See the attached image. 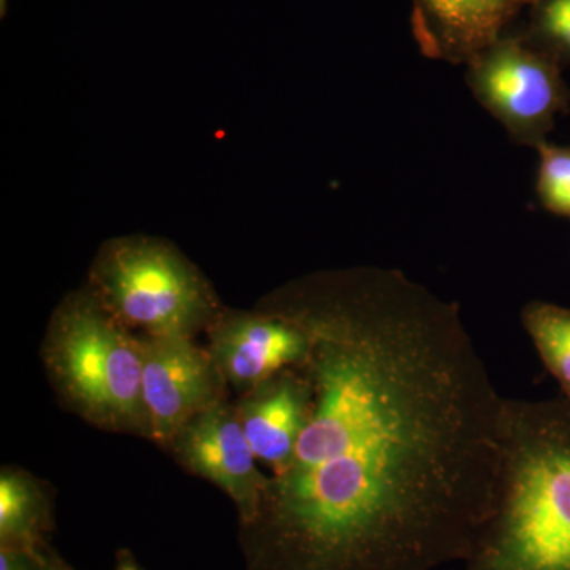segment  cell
<instances>
[{
	"mask_svg": "<svg viewBox=\"0 0 570 570\" xmlns=\"http://www.w3.org/2000/svg\"><path fill=\"white\" fill-rule=\"evenodd\" d=\"M91 288L111 316L140 335H197L223 313L212 285L174 246L112 239L100 249Z\"/></svg>",
	"mask_w": 570,
	"mask_h": 570,
	"instance_id": "obj_4",
	"label": "cell"
},
{
	"mask_svg": "<svg viewBox=\"0 0 570 570\" xmlns=\"http://www.w3.org/2000/svg\"><path fill=\"white\" fill-rule=\"evenodd\" d=\"M52 528L50 497L43 483L21 468L0 471V546L47 547Z\"/></svg>",
	"mask_w": 570,
	"mask_h": 570,
	"instance_id": "obj_11",
	"label": "cell"
},
{
	"mask_svg": "<svg viewBox=\"0 0 570 570\" xmlns=\"http://www.w3.org/2000/svg\"><path fill=\"white\" fill-rule=\"evenodd\" d=\"M539 154L535 194L546 212L570 219V146L546 141Z\"/></svg>",
	"mask_w": 570,
	"mask_h": 570,
	"instance_id": "obj_14",
	"label": "cell"
},
{
	"mask_svg": "<svg viewBox=\"0 0 570 570\" xmlns=\"http://www.w3.org/2000/svg\"><path fill=\"white\" fill-rule=\"evenodd\" d=\"M411 31L433 61L466 66L504 36L510 22L535 0H409Z\"/></svg>",
	"mask_w": 570,
	"mask_h": 570,
	"instance_id": "obj_9",
	"label": "cell"
},
{
	"mask_svg": "<svg viewBox=\"0 0 570 570\" xmlns=\"http://www.w3.org/2000/svg\"><path fill=\"white\" fill-rule=\"evenodd\" d=\"M51 554L48 547L0 546V570H47Z\"/></svg>",
	"mask_w": 570,
	"mask_h": 570,
	"instance_id": "obj_15",
	"label": "cell"
},
{
	"mask_svg": "<svg viewBox=\"0 0 570 570\" xmlns=\"http://www.w3.org/2000/svg\"><path fill=\"white\" fill-rule=\"evenodd\" d=\"M561 69L524 33H504L466 63V85L510 140L538 149L570 108Z\"/></svg>",
	"mask_w": 570,
	"mask_h": 570,
	"instance_id": "obj_5",
	"label": "cell"
},
{
	"mask_svg": "<svg viewBox=\"0 0 570 570\" xmlns=\"http://www.w3.org/2000/svg\"><path fill=\"white\" fill-rule=\"evenodd\" d=\"M309 336V419L239 527L247 570H436L493 509L497 387L459 303L403 272L303 277L266 305Z\"/></svg>",
	"mask_w": 570,
	"mask_h": 570,
	"instance_id": "obj_1",
	"label": "cell"
},
{
	"mask_svg": "<svg viewBox=\"0 0 570 570\" xmlns=\"http://www.w3.org/2000/svg\"><path fill=\"white\" fill-rule=\"evenodd\" d=\"M520 318L540 362L570 400V307L535 299L523 306Z\"/></svg>",
	"mask_w": 570,
	"mask_h": 570,
	"instance_id": "obj_12",
	"label": "cell"
},
{
	"mask_svg": "<svg viewBox=\"0 0 570 570\" xmlns=\"http://www.w3.org/2000/svg\"><path fill=\"white\" fill-rule=\"evenodd\" d=\"M47 570H73L70 566H67L66 562L58 557V554L52 553L50 558V562H48Z\"/></svg>",
	"mask_w": 570,
	"mask_h": 570,
	"instance_id": "obj_17",
	"label": "cell"
},
{
	"mask_svg": "<svg viewBox=\"0 0 570 570\" xmlns=\"http://www.w3.org/2000/svg\"><path fill=\"white\" fill-rule=\"evenodd\" d=\"M41 360L56 396L85 422L151 441L141 392L140 337L92 288L67 296L52 314Z\"/></svg>",
	"mask_w": 570,
	"mask_h": 570,
	"instance_id": "obj_3",
	"label": "cell"
},
{
	"mask_svg": "<svg viewBox=\"0 0 570 570\" xmlns=\"http://www.w3.org/2000/svg\"><path fill=\"white\" fill-rule=\"evenodd\" d=\"M311 401L309 381L299 367H291L249 390L235 404L255 459L272 468L273 474L283 471L294 455L309 419Z\"/></svg>",
	"mask_w": 570,
	"mask_h": 570,
	"instance_id": "obj_10",
	"label": "cell"
},
{
	"mask_svg": "<svg viewBox=\"0 0 570 570\" xmlns=\"http://www.w3.org/2000/svg\"><path fill=\"white\" fill-rule=\"evenodd\" d=\"M7 13V0H0V17H6Z\"/></svg>",
	"mask_w": 570,
	"mask_h": 570,
	"instance_id": "obj_18",
	"label": "cell"
},
{
	"mask_svg": "<svg viewBox=\"0 0 570 570\" xmlns=\"http://www.w3.org/2000/svg\"><path fill=\"white\" fill-rule=\"evenodd\" d=\"M115 570H145L138 564V561L135 560V557L130 551L121 550L118 553V560H116Z\"/></svg>",
	"mask_w": 570,
	"mask_h": 570,
	"instance_id": "obj_16",
	"label": "cell"
},
{
	"mask_svg": "<svg viewBox=\"0 0 570 570\" xmlns=\"http://www.w3.org/2000/svg\"><path fill=\"white\" fill-rule=\"evenodd\" d=\"M524 36L561 67H570V0H535Z\"/></svg>",
	"mask_w": 570,
	"mask_h": 570,
	"instance_id": "obj_13",
	"label": "cell"
},
{
	"mask_svg": "<svg viewBox=\"0 0 570 570\" xmlns=\"http://www.w3.org/2000/svg\"><path fill=\"white\" fill-rule=\"evenodd\" d=\"M165 449L179 466L214 483L234 501L239 527L254 519L268 475L257 466L235 404L224 397L198 412L176 431Z\"/></svg>",
	"mask_w": 570,
	"mask_h": 570,
	"instance_id": "obj_7",
	"label": "cell"
},
{
	"mask_svg": "<svg viewBox=\"0 0 570 570\" xmlns=\"http://www.w3.org/2000/svg\"><path fill=\"white\" fill-rule=\"evenodd\" d=\"M141 392L151 441L167 448L187 422L225 397L223 376L208 348L193 336L138 335Z\"/></svg>",
	"mask_w": 570,
	"mask_h": 570,
	"instance_id": "obj_6",
	"label": "cell"
},
{
	"mask_svg": "<svg viewBox=\"0 0 570 570\" xmlns=\"http://www.w3.org/2000/svg\"><path fill=\"white\" fill-rule=\"evenodd\" d=\"M464 570H570V400L501 411L493 509Z\"/></svg>",
	"mask_w": 570,
	"mask_h": 570,
	"instance_id": "obj_2",
	"label": "cell"
},
{
	"mask_svg": "<svg viewBox=\"0 0 570 570\" xmlns=\"http://www.w3.org/2000/svg\"><path fill=\"white\" fill-rule=\"evenodd\" d=\"M206 332L214 365L239 396L281 371L302 366L309 354L306 330L268 306L253 313L223 311Z\"/></svg>",
	"mask_w": 570,
	"mask_h": 570,
	"instance_id": "obj_8",
	"label": "cell"
}]
</instances>
